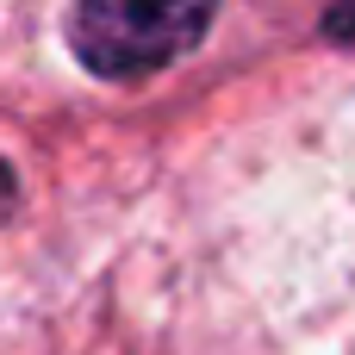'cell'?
<instances>
[{
    "label": "cell",
    "mask_w": 355,
    "mask_h": 355,
    "mask_svg": "<svg viewBox=\"0 0 355 355\" xmlns=\"http://www.w3.org/2000/svg\"><path fill=\"white\" fill-rule=\"evenodd\" d=\"M212 12L218 0H75L69 44L94 75L131 81V75H150L187 56L206 37Z\"/></svg>",
    "instance_id": "6da1fadb"
},
{
    "label": "cell",
    "mask_w": 355,
    "mask_h": 355,
    "mask_svg": "<svg viewBox=\"0 0 355 355\" xmlns=\"http://www.w3.org/2000/svg\"><path fill=\"white\" fill-rule=\"evenodd\" d=\"M6 187H12V181H6V168H0V200H6Z\"/></svg>",
    "instance_id": "7a4b0ae2"
}]
</instances>
